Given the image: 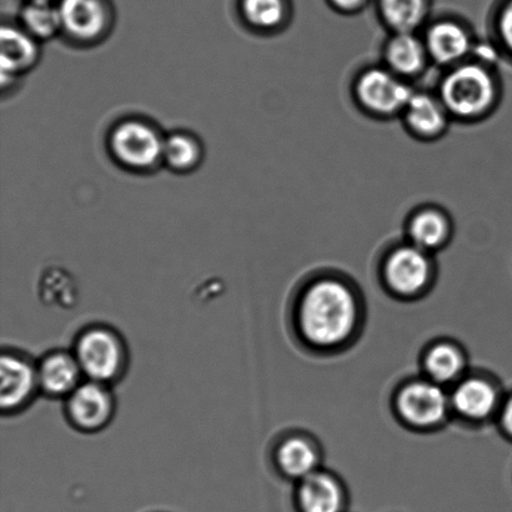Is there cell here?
<instances>
[{"mask_svg": "<svg viewBox=\"0 0 512 512\" xmlns=\"http://www.w3.org/2000/svg\"><path fill=\"white\" fill-rule=\"evenodd\" d=\"M73 353L87 380L110 385L127 370V345L109 326L93 325L83 330L75 340Z\"/></svg>", "mask_w": 512, "mask_h": 512, "instance_id": "5", "label": "cell"}, {"mask_svg": "<svg viewBox=\"0 0 512 512\" xmlns=\"http://www.w3.org/2000/svg\"><path fill=\"white\" fill-rule=\"evenodd\" d=\"M163 144L157 130L137 119L118 124L110 135L114 157L135 170L154 168L163 160Z\"/></svg>", "mask_w": 512, "mask_h": 512, "instance_id": "8", "label": "cell"}, {"mask_svg": "<svg viewBox=\"0 0 512 512\" xmlns=\"http://www.w3.org/2000/svg\"><path fill=\"white\" fill-rule=\"evenodd\" d=\"M495 424L503 438L512 444V390L506 393Z\"/></svg>", "mask_w": 512, "mask_h": 512, "instance_id": "26", "label": "cell"}, {"mask_svg": "<svg viewBox=\"0 0 512 512\" xmlns=\"http://www.w3.org/2000/svg\"><path fill=\"white\" fill-rule=\"evenodd\" d=\"M430 64L423 35L390 33L383 47V65L391 72L411 82L424 74Z\"/></svg>", "mask_w": 512, "mask_h": 512, "instance_id": "17", "label": "cell"}, {"mask_svg": "<svg viewBox=\"0 0 512 512\" xmlns=\"http://www.w3.org/2000/svg\"><path fill=\"white\" fill-rule=\"evenodd\" d=\"M421 375L450 389L471 370L468 351L454 339L438 338L426 344L420 354Z\"/></svg>", "mask_w": 512, "mask_h": 512, "instance_id": "15", "label": "cell"}, {"mask_svg": "<svg viewBox=\"0 0 512 512\" xmlns=\"http://www.w3.org/2000/svg\"><path fill=\"white\" fill-rule=\"evenodd\" d=\"M353 98L361 112L379 120L400 118L415 90L385 65L361 69L353 82Z\"/></svg>", "mask_w": 512, "mask_h": 512, "instance_id": "6", "label": "cell"}, {"mask_svg": "<svg viewBox=\"0 0 512 512\" xmlns=\"http://www.w3.org/2000/svg\"><path fill=\"white\" fill-rule=\"evenodd\" d=\"M423 35L431 63L444 69L473 57L476 43L469 25L455 18H440L428 23Z\"/></svg>", "mask_w": 512, "mask_h": 512, "instance_id": "10", "label": "cell"}, {"mask_svg": "<svg viewBox=\"0 0 512 512\" xmlns=\"http://www.w3.org/2000/svg\"><path fill=\"white\" fill-rule=\"evenodd\" d=\"M59 12L64 32L80 42L98 39L108 27L109 13L103 0H62Z\"/></svg>", "mask_w": 512, "mask_h": 512, "instance_id": "19", "label": "cell"}, {"mask_svg": "<svg viewBox=\"0 0 512 512\" xmlns=\"http://www.w3.org/2000/svg\"><path fill=\"white\" fill-rule=\"evenodd\" d=\"M23 29L37 40L54 38L63 30L59 7L50 0H29L20 12Z\"/></svg>", "mask_w": 512, "mask_h": 512, "instance_id": "22", "label": "cell"}, {"mask_svg": "<svg viewBox=\"0 0 512 512\" xmlns=\"http://www.w3.org/2000/svg\"><path fill=\"white\" fill-rule=\"evenodd\" d=\"M400 118L411 137L428 143L444 138L453 122L439 95L425 90H415Z\"/></svg>", "mask_w": 512, "mask_h": 512, "instance_id": "14", "label": "cell"}, {"mask_svg": "<svg viewBox=\"0 0 512 512\" xmlns=\"http://www.w3.org/2000/svg\"><path fill=\"white\" fill-rule=\"evenodd\" d=\"M364 320L360 291L340 274L315 275L296 296L294 329L301 343L316 353L348 349L359 338Z\"/></svg>", "mask_w": 512, "mask_h": 512, "instance_id": "1", "label": "cell"}, {"mask_svg": "<svg viewBox=\"0 0 512 512\" xmlns=\"http://www.w3.org/2000/svg\"><path fill=\"white\" fill-rule=\"evenodd\" d=\"M0 405L4 414L24 410L40 393L37 364L15 351H4L0 360Z\"/></svg>", "mask_w": 512, "mask_h": 512, "instance_id": "12", "label": "cell"}, {"mask_svg": "<svg viewBox=\"0 0 512 512\" xmlns=\"http://www.w3.org/2000/svg\"><path fill=\"white\" fill-rule=\"evenodd\" d=\"M453 419L470 426L495 423L505 390L500 380L488 371L470 370L449 389Z\"/></svg>", "mask_w": 512, "mask_h": 512, "instance_id": "7", "label": "cell"}, {"mask_svg": "<svg viewBox=\"0 0 512 512\" xmlns=\"http://www.w3.org/2000/svg\"><path fill=\"white\" fill-rule=\"evenodd\" d=\"M40 393L67 399L85 380L73 351H50L37 364Z\"/></svg>", "mask_w": 512, "mask_h": 512, "instance_id": "18", "label": "cell"}, {"mask_svg": "<svg viewBox=\"0 0 512 512\" xmlns=\"http://www.w3.org/2000/svg\"><path fill=\"white\" fill-rule=\"evenodd\" d=\"M115 399L110 385L85 379L65 399V415L70 425L82 433L94 434L112 423Z\"/></svg>", "mask_w": 512, "mask_h": 512, "instance_id": "9", "label": "cell"}, {"mask_svg": "<svg viewBox=\"0 0 512 512\" xmlns=\"http://www.w3.org/2000/svg\"><path fill=\"white\" fill-rule=\"evenodd\" d=\"M331 9L344 15H354L363 12L370 0H328Z\"/></svg>", "mask_w": 512, "mask_h": 512, "instance_id": "27", "label": "cell"}, {"mask_svg": "<svg viewBox=\"0 0 512 512\" xmlns=\"http://www.w3.org/2000/svg\"><path fill=\"white\" fill-rule=\"evenodd\" d=\"M454 230L453 218L444 208L425 204L414 209L406 219L405 240L435 255L448 247Z\"/></svg>", "mask_w": 512, "mask_h": 512, "instance_id": "16", "label": "cell"}, {"mask_svg": "<svg viewBox=\"0 0 512 512\" xmlns=\"http://www.w3.org/2000/svg\"><path fill=\"white\" fill-rule=\"evenodd\" d=\"M378 14L390 33H419L429 23L430 0H378Z\"/></svg>", "mask_w": 512, "mask_h": 512, "instance_id": "21", "label": "cell"}, {"mask_svg": "<svg viewBox=\"0 0 512 512\" xmlns=\"http://www.w3.org/2000/svg\"><path fill=\"white\" fill-rule=\"evenodd\" d=\"M496 44L512 58V0H506L496 15Z\"/></svg>", "mask_w": 512, "mask_h": 512, "instance_id": "25", "label": "cell"}, {"mask_svg": "<svg viewBox=\"0 0 512 512\" xmlns=\"http://www.w3.org/2000/svg\"><path fill=\"white\" fill-rule=\"evenodd\" d=\"M390 404L398 423L413 433H436L453 419L449 389L423 375L400 381Z\"/></svg>", "mask_w": 512, "mask_h": 512, "instance_id": "3", "label": "cell"}, {"mask_svg": "<svg viewBox=\"0 0 512 512\" xmlns=\"http://www.w3.org/2000/svg\"><path fill=\"white\" fill-rule=\"evenodd\" d=\"M436 275L434 255L406 240L391 247L379 265L381 286L400 301L423 299L433 289Z\"/></svg>", "mask_w": 512, "mask_h": 512, "instance_id": "4", "label": "cell"}, {"mask_svg": "<svg viewBox=\"0 0 512 512\" xmlns=\"http://www.w3.org/2000/svg\"><path fill=\"white\" fill-rule=\"evenodd\" d=\"M32 35L24 29L3 27L0 34V68L5 77L17 78L18 75L32 69L38 62L39 49Z\"/></svg>", "mask_w": 512, "mask_h": 512, "instance_id": "20", "label": "cell"}, {"mask_svg": "<svg viewBox=\"0 0 512 512\" xmlns=\"http://www.w3.org/2000/svg\"><path fill=\"white\" fill-rule=\"evenodd\" d=\"M273 460L279 474L296 484L323 468L324 450L314 435L293 431L275 445Z\"/></svg>", "mask_w": 512, "mask_h": 512, "instance_id": "13", "label": "cell"}, {"mask_svg": "<svg viewBox=\"0 0 512 512\" xmlns=\"http://www.w3.org/2000/svg\"><path fill=\"white\" fill-rule=\"evenodd\" d=\"M242 12L252 27L265 32L276 30L288 18L286 0H242Z\"/></svg>", "mask_w": 512, "mask_h": 512, "instance_id": "24", "label": "cell"}, {"mask_svg": "<svg viewBox=\"0 0 512 512\" xmlns=\"http://www.w3.org/2000/svg\"><path fill=\"white\" fill-rule=\"evenodd\" d=\"M501 92L496 68L474 58L445 69L436 90L450 117L466 124L488 119L499 107Z\"/></svg>", "mask_w": 512, "mask_h": 512, "instance_id": "2", "label": "cell"}, {"mask_svg": "<svg viewBox=\"0 0 512 512\" xmlns=\"http://www.w3.org/2000/svg\"><path fill=\"white\" fill-rule=\"evenodd\" d=\"M294 505L298 512H348V486L338 474L323 466L295 484Z\"/></svg>", "mask_w": 512, "mask_h": 512, "instance_id": "11", "label": "cell"}, {"mask_svg": "<svg viewBox=\"0 0 512 512\" xmlns=\"http://www.w3.org/2000/svg\"><path fill=\"white\" fill-rule=\"evenodd\" d=\"M202 145L193 135L174 133L164 139L163 160L175 172H192L202 160Z\"/></svg>", "mask_w": 512, "mask_h": 512, "instance_id": "23", "label": "cell"}]
</instances>
